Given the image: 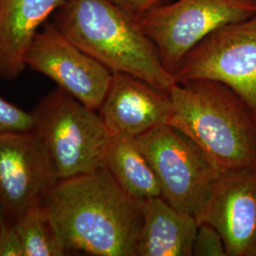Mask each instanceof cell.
Wrapping results in <instances>:
<instances>
[{
	"label": "cell",
	"instance_id": "cell-2",
	"mask_svg": "<svg viewBox=\"0 0 256 256\" xmlns=\"http://www.w3.org/2000/svg\"><path fill=\"white\" fill-rule=\"evenodd\" d=\"M52 21L112 74H129L162 92L176 84L137 16L111 0H66Z\"/></svg>",
	"mask_w": 256,
	"mask_h": 256
},
{
	"label": "cell",
	"instance_id": "cell-16",
	"mask_svg": "<svg viewBox=\"0 0 256 256\" xmlns=\"http://www.w3.org/2000/svg\"><path fill=\"white\" fill-rule=\"evenodd\" d=\"M34 129V117L12 102L0 96V134Z\"/></svg>",
	"mask_w": 256,
	"mask_h": 256
},
{
	"label": "cell",
	"instance_id": "cell-5",
	"mask_svg": "<svg viewBox=\"0 0 256 256\" xmlns=\"http://www.w3.org/2000/svg\"><path fill=\"white\" fill-rule=\"evenodd\" d=\"M160 183L162 196L196 218L224 171L192 138L169 124L136 138Z\"/></svg>",
	"mask_w": 256,
	"mask_h": 256
},
{
	"label": "cell",
	"instance_id": "cell-15",
	"mask_svg": "<svg viewBox=\"0 0 256 256\" xmlns=\"http://www.w3.org/2000/svg\"><path fill=\"white\" fill-rule=\"evenodd\" d=\"M14 223L22 242L24 256L70 254L40 203L26 210Z\"/></svg>",
	"mask_w": 256,
	"mask_h": 256
},
{
	"label": "cell",
	"instance_id": "cell-10",
	"mask_svg": "<svg viewBox=\"0 0 256 256\" xmlns=\"http://www.w3.org/2000/svg\"><path fill=\"white\" fill-rule=\"evenodd\" d=\"M196 220L220 232L227 256H256V165L225 171Z\"/></svg>",
	"mask_w": 256,
	"mask_h": 256
},
{
	"label": "cell",
	"instance_id": "cell-4",
	"mask_svg": "<svg viewBox=\"0 0 256 256\" xmlns=\"http://www.w3.org/2000/svg\"><path fill=\"white\" fill-rule=\"evenodd\" d=\"M32 114V131L45 147L59 180L106 167L112 134L98 111L56 86Z\"/></svg>",
	"mask_w": 256,
	"mask_h": 256
},
{
	"label": "cell",
	"instance_id": "cell-19",
	"mask_svg": "<svg viewBox=\"0 0 256 256\" xmlns=\"http://www.w3.org/2000/svg\"><path fill=\"white\" fill-rule=\"evenodd\" d=\"M113 3L120 8L128 10L138 18L140 14L146 12L153 7L162 4L164 0H111Z\"/></svg>",
	"mask_w": 256,
	"mask_h": 256
},
{
	"label": "cell",
	"instance_id": "cell-8",
	"mask_svg": "<svg viewBox=\"0 0 256 256\" xmlns=\"http://www.w3.org/2000/svg\"><path fill=\"white\" fill-rule=\"evenodd\" d=\"M26 64L90 110L98 111L113 74L46 21L26 55Z\"/></svg>",
	"mask_w": 256,
	"mask_h": 256
},
{
	"label": "cell",
	"instance_id": "cell-7",
	"mask_svg": "<svg viewBox=\"0 0 256 256\" xmlns=\"http://www.w3.org/2000/svg\"><path fill=\"white\" fill-rule=\"evenodd\" d=\"M174 78L176 84L196 80L221 82L256 116V14L205 37L185 55Z\"/></svg>",
	"mask_w": 256,
	"mask_h": 256
},
{
	"label": "cell",
	"instance_id": "cell-3",
	"mask_svg": "<svg viewBox=\"0 0 256 256\" xmlns=\"http://www.w3.org/2000/svg\"><path fill=\"white\" fill-rule=\"evenodd\" d=\"M169 126L191 138L225 172L256 165V116L223 84L196 80L169 90Z\"/></svg>",
	"mask_w": 256,
	"mask_h": 256
},
{
	"label": "cell",
	"instance_id": "cell-18",
	"mask_svg": "<svg viewBox=\"0 0 256 256\" xmlns=\"http://www.w3.org/2000/svg\"><path fill=\"white\" fill-rule=\"evenodd\" d=\"M0 256H24L22 242L14 223L5 218L0 225Z\"/></svg>",
	"mask_w": 256,
	"mask_h": 256
},
{
	"label": "cell",
	"instance_id": "cell-1",
	"mask_svg": "<svg viewBox=\"0 0 256 256\" xmlns=\"http://www.w3.org/2000/svg\"><path fill=\"white\" fill-rule=\"evenodd\" d=\"M40 205L68 254L138 256L142 202L131 196L106 167L58 180Z\"/></svg>",
	"mask_w": 256,
	"mask_h": 256
},
{
	"label": "cell",
	"instance_id": "cell-11",
	"mask_svg": "<svg viewBox=\"0 0 256 256\" xmlns=\"http://www.w3.org/2000/svg\"><path fill=\"white\" fill-rule=\"evenodd\" d=\"M171 112L169 92L126 74H113L98 110L112 135L134 138L168 124Z\"/></svg>",
	"mask_w": 256,
	"mask_h": 256
},
{
	"label": "cell",
	"instance_id": "cell-12",
	"mask_svg": "<svg viewBox=\"0 0 256 256\" xmlns=\"http://www.w3.org/2000/svg\"><path fill=\"white\" fill-rule=\"evenodd\" d=\"M66 0H0V80H14L26 68L32 42Z\"/></svg>",
	"mask_w": 256,
	"mask_h": 256
},
{
	"label": "cell",
	"instance_id": "cell-13",
	"mask_svg": "<svg viewBox=\"0 0 256 256\" xmlns=\"http://www.w3.org/2000/svg\"><path fill=\"white\" fill-rule=\"evenodd\" d=\"M144 222L138 256H192L198 229L194 216L176 209L162 196L142 202Z\"/></svg>",
	"mask_w": 256,
	"mask_h": 256
},
{
	"label": "cell",
	"instance_id": "cell-17",
	"mask_svg": "<svg viewBox=\"0 0 256 256\" xmlns=\"http://www.w3.org/2000/svg\"><path fill=\"white\" fill-rule=\"evenodd\" d=\"M192 254L196 256H227L220 232L208 223H200L194 241Z\"/></svg>",
	"mask_w": 256,
	"mask_h": 256
},
{
	"label": "cell",
	"instance_id": "cell-6",
	"mask_svg": "<svg viewBox=\"0 0 256 256\" xmlns=\"http://www.w3.org/2000/svg\"><path fill=\"white\" fill-rule=\"evenodd\" d=\"M256 14V0H176L137 18L174 75L192 48L216 30Z\"/></svg>",
	"mask_w": 256,
	"mask_h": 256
},
{
	"label": "cell",
	"instance_id": "cell-9",
	"mask_svg": "<svg viewBox=\"0 0 256 256\" xmlns=\"http://www.w3.org/2000/svg\"><path fill=\"white\" fill-rule=\"evenodd\" d=\"M58 180L50 156L32 130L0 134V208L5 220H18Z\"/></svg>",
	"mask_w": 256,
	"mask_h": 256
},
{
	"label": "cell",
	"instance_id": "cell-14",
	"mask_svg": "<svg viewBox=\"0 0 256 256\" xmlns=\"http://www.w3.org/2000/svg\"><path fill=\"white\" fill-rule=\"evenodd\" d=\"M106 167L120 185L138 202L162 196L160 183L136 138L112 135Z\"/></svg>",
	"mask_w": 256,
	"mask_h": 256
},
{
	"label": "cell",
	"instance_id": "cell-20",
	"mask_svg": "<svg viewBox=\"0 0 256 256\" xmlns=\"http://www.w3.org/2000/svg\"><path fill=\"white\" fill-rule=\"evenodd\" d=\"M3 220H4V216H3L2 210H1V208H0V225H1V223H2Z\"/></svg>",
	"mask_w": 256,
	"mask_h": 256
}]
</instances>
